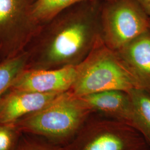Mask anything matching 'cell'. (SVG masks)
I'll use <instances>...</instances> for the list:
<instances>
[{"instance_id": "obj_17", "label": "cell", "mask_w": 150, "mask_h": 150, "mask_svg": "<svg viewBox=\"0 0 150 150\" xmlns=\"http://www.w3.org/2000/svg\"></svg>"}, {"instance_id": "obj_3", "label": "cell", "mask_w": 150, "mask_h": 150, "mask_svg": "<svg viewBox=\"0 0 150 150\" xmlns=\"http://www.w3.org/2000/svg\"><path fill=\"white\" fill-rule=\"evenodd\" d=\"M94 113L61 150H150L143 135L133 126L104 115L94 116Z\"/></svg>"}, {"instance_id": "obj_1", "label": "cell", "mask_w": 150, "mask_h": 150, "mask_svg": "<svg viewBox=\"0 0 150 150\" xmlns=\"http://www.w3.org/2000/svg\"><path fill=\"white\" fill-rule=\"evenodd\" d=\"M76 66L77 76L70 90L76 96L142 88L118 54L107 47L102 38L98 37L89 54Z\"/></svg>"}, {"instance_id": "obj_14", "label": "cell", "mask_w": 150, "mask_h": 150, "mask_svg": "<svg viewBox=\"0 0 150 150\" xmlns=\"http://www.w3.org/2000/svg\"><path fill=\"white\" fill-rule=\"evenodd\" d=\"M11 125L0 123V150H11L14 139Z\"/></svg>"}, {"instance_id": "obj_16", "label": "cell", "mask_w": 150, "mask_h": 150, "mask_svg": "<svg viewBox=\"0 0 150 150\" xmlns=\"http://www.w3.org/2000/svg\"><path fill=\"white\" fill-rule=\"evenodd\" d=\"M22 150H56L48 146L43 145H33L27 147Z\"/></svg>"}, {"instance_id": "obj_15", "label": "cell", "mask_w": 150, "mask_h": 150, "mask_svg": "<svg viewBox=\"0 0 150 150\" xmlns=\"http://www.w3.org/2000/svg\"><path fill=\"white\" fill-rule=\"evenodd\" d=\"M150 18V0H134Z\"/></svg>"}, {"instance_id": "obj_9", "label": "cell", "mask_w": 150, "mask_h": 150, "mask_svg": "<svg viewBox=\"0 0 150 150\" xmlns=\"http://www.w3.org/2000/svg\"><path fill=\"white\" fill-rule=\"evenodd\" d=\"M116 52L141 87L150 92V28Z\"/></svg>"}, {"instance_id": "obj_11", "label": "cell", "mask_w": 150, "mask_h": 150, "mask_svg": "<svg viewBox=\"0 0 150 150\" xmlns=\"http://www.w3.org/2000/svg\"><path fill=\"white\" fill-rule=\"evenodd\" d=\"M85 0H37L32 5L30 15L36 21L49 20L65 8Z\"/></svg>"}, {"instance_id": "obj_2", "label": "cell", "mask_w": 150, "mask_h": 150, "mask_svg": "<svg viewBox=\"0 0 150 150\" xmlns=\"http://www.w3.org/2000/svg\"><path fill=\"white\" fill-rule=\"evenodd\" d=\"M94 112L81 97L67 91L41 110L27 115L19 126L49 139H71Z\"/></svg>"}, {"instance_id": "obj_6", "label": "cell", "mask_w": 150, "mask_h": 150, "mask_svg": "<svg viewBox=\"0 0 150 150\" xmlns=\"http://www.w3.org/2000/svg\"><path fill=\"white\" fill-rule=\"evenodd\" d=\"M76 65H65L56 70L21 72L11 87L13 91L40 93H63L70 91L77 76Z\"/></svg>"}, {"instance_id": "obj_7", "label": "cell", "mask_w": 150, "mask_h": 150, "mask_svg": "<svg viewBox=\"0 0 150 150\" xmlns=\"http://www.w3.org/2000/svg\"><path fill=\"white\" fill-rule=\"evenodd\" d=\"M61 93L13 91L0 102V123L12 125L22 117L41 110Z\"/></svg>"}, {"instance_id": "obj_10", "label": "cell", "mask_w": 150, "mask_h": 150, "mask_svg": "<svg viewBox=\"0 0 150 150\" xmlns=\"http://www.w3.org/2000/svg\"><path fill=\"white\" fill-rule=\"evenodd\" d=\"M127 92L134 109V127L143 135L150 147V92L136 88Z\"/></svg>"}, {"instance_id": "obj_12", "label": "cell", "mask_w": 150, "mask_h": 150, "mask_svg": "<svg viewBox=\"0 0 150 150\" xmlns=\"http://www.w3.org/2000/svg\"><path fill=\"white\" fill-rule=\"evenodd\" d=\"M25 62L23 57H19L0 65V102L6 91L11 87L16 77L21 72Z\"/></svg>"}, {"instance_id": "obj_13", "label": "cell", "mask_w": 150, "mask_h": 150, "mask_svg": "<svg viewBox=\"0 0 150 150\" xmlns=\"http://www.w3.org/2000/svg\"><path fill=\"white\" fill-rule=\"evenodd\" d=\"M21 0H0V25L10 21L20 11Z\"/></svg>"}, {"instance_id": "obj_8", "label": "cell", "mask_w": 150, "mask_h": 150, "mask_svg": "<svg viewBox=\"0 0 150 150\" xmlns=\"http://www.w3.org/2000/svg\"><path fill=\"white\" fill-rule=\"evenodd\" d=\"M95 112L134 127V109L129 93L120 90L97 92L81 97Z\"/></svg>"}, {"instance_id": "obj_4", "label": "cell", "mask_w": 150, "mask_h": 150, "mask_svg": "<svg viewBox=\"0 0 150 150\" xmlns=\"http://www.w3.org/2000/svg\"><path fill=\"white\" fill-rule=\"evenodd\" d=\"M150 18L134 0H115L102 15V38L117 51L150 29Z\"/></svg>"}, {"instance_id": "obj_5", "label": "cell", "mask_w": 150, "mask_h": 150, "mask_svg": "<svg viewBox=\"0 0 150 150\" xmlns=\"http://www.w3.org/2000/svg\"><path fill=\"white\" fill-rule=\"evenodd\" d=\"M91 19L76 17L54 36L47 50L48 61L54 64L79 62L91 51L98 37Z\"/></svg>"}]
</instances>
